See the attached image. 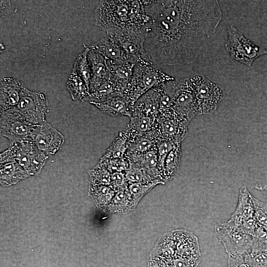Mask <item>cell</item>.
Returning <instances> with one entry per match:
<instances>
[{"mask_svg": "<svg viewBox=\"0 0 267 267\" xmlns=\"http://www.w3.org/2000/svg\"><path fill=\"white\" fill-rule=\"evenodd\" d=\"M144 4L150 18L144 50L159 67L193 63L222 17L216 0H144Z\"/></svg>", "mask_w": 267, "mask_h": 267, "instance_id": "1", "label": "cell"}, {"mask_svg": "<svg viewBox=\"0 0 267 267\" xmlns=\"http://www.w3.org/2000/svg\"><path fill=\"white\" fill-rule=\"evenodd\" d=\"M94 24L105 32L131 28H145L150 18L143 0H102L94 10Z\"/></svg>", "mask_w": 267, "mask_h": 267, "instance_id": "2", "label": "cell"}, {"mask_svg": "<svg viewBox=\"0 0 267 267\" xmlns=\"http://www.w3.org/2000/svg\"><path fill=\"white\" fill-rule=\"evenodd\" d=\"M174 79L149 59L140 58L134 67L123 95L134 105L149 90Z\"/></svg>", "mask_w": 267, "mask_h": 267, "instance_id": "3", "label": "cell"}, {"mask_svg": "<svg viewBox=\"0 0 267 267\" xmlns=\"http://www.w3.org/2000/svg\"><path fill=\"white\" fill-rule=\"evenodd\" d=\"M48 158L30 138L10 142L0 154V163L14 161L31 176L40 173Z\"/></svg>", "mask_w": 267, "mask_h": 267, "instance_id": "4", "label": "cell"}, {"mask_svg": "<svg viewBox=\"0 0 267 267\" xmlns=\"http://www.w3.org/2000/svg\"><path fill=\"white\" fill-rule=\"evenodd\" d=\"M161 86L171 99L174 111L181 118L189 122L200 115L189 78L175 79Z\"/></svg>", "mask_w": 267, "mask_h": 267, "instance_id": "5", "label": "cell"}, {"mask_svg": "<svg viewBox=\"0 0 267 267\" xmlns=\"http://www.w3.org/2000/svg\"><path fill=\"white\" fill-rule=\"evenodd\" d=\"M224 46L231 59L250 66L260 56L267 54V49L255 44L234 25L228 26Z\"/></svg>", "mask_w": 267, "mask_h": 267, "instance_id": "6", "label": "cell"}, {"mask_svg": "<svg viewBox=\"0 0 267 267\" xmlns=\"http://www.w3.org/2000/svg\"><path fill=\"white\" fill-rule=\"evenodd\" d=\"M106 33L119 44L127 62L136 63L140 58L149 59L144 50L146 27L111 30Z\"/></svg>", "mask_w": 267, "mask_h": 267, "instance_id": "7", "label": "cell"}, {"mask_svg": "<svg viewBox=\"0 0 267 267\" xmlns=\"http://www.w3.org/2000/svg\"><path fill=\"white\" fill-rule=\"evenodd\" d=\"M200 115H210L223 99V89L203 75L189 78Z\"/></svg>", "mask_w": 267, "mask_h": 267, "instance_id": "8", "label": "cell"}, {"mask_svg": "<svg viewBox=\"0 0 267 267\" xmlns=\"http://www.w3.org/2000/svg\"><path fill=\"white\" fill-rule=\"evenodd\" d=\"M11 109L19 112L33 125L46 122L48 103L45 95L41 92L33 91L25 87L19 103Z\"/></svg>", "mask_w": 267, "mask_h": 267, "instance_id": "9", "label": "cell"}, {"mask_svg": "<svg viewBox=\"0 0 267 267\" xmlns=\"http://www.w3.org/2000/svg\"><path fill=\"white\" fill-rule=\"evenodd\" d=\"M215 232L228 256L244 255L251 249L252 236L229 221L217 224Z\"/></svg>", "mask_w": 267, "mask_h": 267, "instance_id": "10", "label": "cell"}, {"mask_svg": "<svg viewBox=\"0 0 267 267\" xmlns=\"http://www.w3.org/2000/svg\"><path fill=\"white\" fill-rule=\"evenodd\" d=\"M14 109L0 111V133L10 142L31 138L34 127Z\"/></svg>", "mask_w": 267, "mask_h": 267, "instance_id": "11", "label": "cell"}, {"mask_svg": "<svg viewBox=\"0 0 267 267\" xmlns=\"http://www.w3.org/2000/svg\"><path fill=\"white\" fill-rule=\"evenodd\" d=\"M31 139L41 152L48 156L55 154L65 141L63 135L47 122L34 127Z\"/></svg>", "mask_w": 267, "mask_h": 267, "instance_id": "12", "label": "cell"}, {"mask_svg": "<svg viewBox=\"0 0 267 267\" xmlns=\"http://www.w3.org/2000/svg\"><path fill=\"white\" fill-rule=\"evenodd\" d=\"M189 123L172 112L158 116L156 130L160 139L181 143L187 134Z\"/></svg>", "mask_w": 267, "mask_h": 267, "instance_id": "13", "label": "cell"}, {"mask_svg": "<svg viewBox=\"0 0 267 267\" xmlns=\"http://www.w3.org/2000/svg\"><path fill=\"white\" fill-rule=\"evenodd\" d=\"M21 81L11 77L3 78L0 84V111L14 108L19 103L24 88Z\"/></svg>", "mask_w": 267, "mask_h": 267, "instance_id": "14", "label": "cell"}, {"mask_svg": "<svg viewBox=\"0 0 267 267\" xmlns=\"http://www.w3.org/2000/svg\"><path fill=\"white\" fill-rule=\"evenodd\" d=\"M88 60L90 69V80L89 85L90 93L109 80L110 71L105 58L90 47L88 53Z\"/></svg>", "mask_w": 267, "mask_h": 267, "instance_id": "15", "label": "cell"}, {"mask_svg": "<svg viewBox=\"0 0 267 267\" xmlns=\"http://www.w3.org/2000/svg\"><path fill=\"white\" fill-rule=\"evenodd\" d=\"M172 232L177 255L200 260L201 254L198 239L194 234L183 229L175 230Z\"/></svg>", "mask_w": 267, "mask_h": 267, "instance_id": "16", "label": "cell"}, {"mask_svg": "<svg viewBox=\"0 0 267 267\" xmlns=\"http://www.w3.org/2000/svg\"><path fill=\"white\" fill-rule=\"evenodd\" d=\"M125 130L128 135V148L126 156L146 153L155 148L160 139L156 130L142 134L133 133L126 128Z\"/></svg>", "mask_w": 267, "mask_h": 267, "instance_id": "17", "label": "cell"}, {"mask_svg": "<svg viewBox=\"0 0 267 267\" xmlns=\"http://www.w3.org/2000/svg\"><path fill=\"white\" fill-rule=\"evenodd\" d=\"M103 56L107 61L118 64L127 61L125 55L118 43L106 35L89 46Z\"/></svg>", "mask_w": 267, "mask_h": 267, "instance_id": "18", "label": "cell"}, {"mask_svg": "<svg viewBox=\"0 0 267 267\" xmlns=\"http://www.w3.org/2000/svg\"><path fill=\"white\" fill-rule=\"evenodd\" d=\"M90 103L104 114L113 117L126 116L130 117L133 105L124 95L112 97L100 102Z\"/></svg>", "mask_w": 267, "mask_h": 267, "instance_id": "19", "label": "cell"}, {"mask_svg": "<svg viewBox=\"0 0 267 267\" xmlns=\"http://www.w3.org/2000/svg\"><path fill=\"white\" fill-rule=\"evenodd\" d=\"M176 255V245L172 231L164 233L157 241L150 254V259L172 263Z\"/></svg>", "mask_w": 267, "mask_h": 267, "instance_id": "20", "label": "cell"}, {"mask_svg": "<svg viewBox=\"0 0 267 267\" xmlns=\"http://www.w3.org/2000/svg\"><path fill=\"white\" fill-rule=\"evenodd\" d=\"M159 101L158 87L142 95L134 104L132 112L142 113L157 119L159 115Z\"/></svg>", "mask_w": 267, "mask_h": 267, "instance_id": "21", "label": "cell"}, {"mask_svg": "<svg viewBox=\"0 0 267 267\" xmlns=\"http://www.w3.org/2000/svg\"><path fill=\"white\" fill-rule=\"evenodd\" d=\"M110 71L109 80L116 87L118 91L123 95L130 80L135 63L126 62L113 64L107 61Z\"/></svg>", "mask_w": 267, "mask_h": 267, "instance_id": "22", "label": "cell"}, {"mask_svg": "<svg viewBox=\"0 0 267 267\" xmlns=\"http://www.w3.org/2000/svg\"><path fill=\"white\" fill-rule=\"evenodd\" d=\"M252 195L245 186L239 190L238 201L234 212L228 220L234 224L254 217Z\"/></svg>", "mask_w": 267, "mask_h": 267, "instance_id": "23", "label": "cell"}, {"mask_svg": "<svg viewBox=\"0 0 267 267\" xmlns=\"http://www.w3.org/2000/svg\"><path fill=\"white\" fill-rule=\"evenodd\" d=\"M30 176L21 166L14 161L0 163V182L2 186L14 184Z\"/></svg>", "mask_w": 267, "mask_h": 267, "instance_id": "24", "label": "cell"}, {"mask_svg": "<svg viewBox=\"0 0 267 267\" xmlns=\"http://www.w3.org/2000/svg\"><path fill=\"white\" fill-rule=\"evenodd\" d=\"M136 205L127 189L116 192L105 212L118 214H127L134 210Z\"/></svg>", "mask_w": 267, "mask_h": 267, "instance_id": "25", "label": "cell"}, {"mask_svg": "<svg viewBox=\"0 0 267 267\" xmlns=\"http://www.w3.org/2000/svg\"><path fill=\"white\" fill-rule=\"evenodd\" d=\"M126 128L133 133L142 134L156 130L157 119L145 114L132 112Z\"/></svg>", "mask_w": 267, "mask_h": 267, "instance_id": "26", "label": "cell"}, {"mask_svg": "<svg viewBox=\"0 0 267 267\" xmlns=\"http://www.w3.org/2000/svg\"><path fill=\"white\" fill-rule=\"evenodd\" d=\"M66 88L73 100L88 101L89 90L85 82L73 69L67 80Z\"/></svg>", "mask_w": 267, "mask_h": 267, "instance_id": "27", "label": "cell"}, {"mask_svg": "<svg viewBox=\"0 0 267 267\" xmlns=\"http://www.w3.org/2000/svg\"><path fill=\"white\" fill-rule=\"evenodd\" d=\"M89 192L97 206L104 212L116 193L109 185L91 184Z\"/></svg>", "mask_w": 267, "mask_h": 267, "instance_id": "28", "label": "cell"}, {"mask_svg": "<svg viewBox=\"0 0 267 267\" xmlns=\"http://www.w3.org/2000/svg\"><path fill=\"white\" fill-rule=\"evenodd\" d=\"M181 156V144H179L169 152L165 159L163 169V178L165 182L176 175L180 166Z\"/></svg>", "mask_w": 267, "mask_h": 267, "instance_id": "29", "label": "cell"}, {"mask_svg": "<svg viewBox=\"0 0 267 267\" xmlns=\"http://www.w3.org/2000/svg\"><path fill=\"white\" fill-rule=\"evenodd\" d=\"M128 148V135L124 129L113 140L103 156L108 158H126Z\"/></svg>", "mask_w": 267, "mask_h": 267, "instance_id": "30", "label": "cell"}, {"mask_svg": "<svg viewBox=\"0 0 267 267\" xmlns=\"http://www.w3.org/2000/svg\"><path fill=\"white\" fill-rule=\"evenodd\" d=\"M119 95H123L118 91L115 85L109 80L90 93L88 101L89 103L100 102Z\"/></svg>", "mask_w": 267, "mask_h": 267, "instance_id": "31", "label": "cell"}, {"mask_svg": "<svg viewBox=\"0 0 267 267\" xmlns=\"http://www.w3.org/2000/svg\"><path fill=\"white\" fill-rule=\"evenodd\" d=\"M89 50V46H86L85 49L78 55L73 67L85 82L89 89L90 80V69L88 60V53Z\"/></svg>", "mask_w": 267, "mask_h": 267, "instance_id": "32", "label": "cell"}, {"mask_svg": "<svg viewBox=\"0 0 267 267\" xmlns=\"http://www.w3.org/2000/svg\"><path fill=\"white\" fill-rule=\"evenodd\" d=\"M164 183L162 181H156L148 183H128L127 189L135 204L137 206L142 197L152 188L157 185Z\"/></svg>", "mask_w": 267, "mask_h": 267, "instance_id": "33", "label": "cell"}, {"mask_svg": "<svg viewBox=\"0 0 267 267\" xmlns=\"http://www.w3.org/2000/svg\"><path fill=\"white\" fill-rule=\"evenodd\" d=\"M125 174L128 183H148L161 181L154 180L141 168L132 163H129V167Z\"/></svg>", "mask_w": 267, "mask_h": 267, "instance_id": "34", "label": "cell"}, {"mask_svg": "<svg viewBox=\"0 0 267 267\" xmlns=\"http://www.w3.org/2000/svg\"><path fill=\"white\" fill-rule=\"evenodd\" d=\"M88 174L91 184L109 185L111 174L98 162L88 171Z\"/></svg>", "mask_w": 267, "mask_h": 267, "instance_id": "35", "label": "cell"}, {"mask_svg": "<svg viewBox=\"0 0 267 267\" xmlns=\"http://www.w3.org/2000/svg\"><path fill=\"white\" fill-rule=\"evenodd\" d=\"M98 162L103 165L111 174L115 172L125 173L129 167V162L126 158H108L102 156Z\"/></svg>", "mask_w": 267, "mask_h": 267, "instance_id": "36", "label": "cell"}, {"mask_svg": "<svg viewBox=\"0 0 267 267\" xmlns=\"http://www.w3.org/2000/svg\"><path fill=\"white\" fill-rule=\"evenodd\" d=\"M181 143H177L173 141L161 139L157 142L156 148L157 151L158 168L163 180V169L165 159L169 152L175 146Z\"/></svg>", "mask_w": 267, "mask_h": 267, "instance_id": "37", "label": "cell"}, {"mask_svg": "<svg viewBox=\"0 0 267 267\" xmlns=\"http://www.w3.org/2000/svg\"><path fill=\"white\" fill-rule=\"evenodd\" d=\"M251 249L252 253L267 252V232L260 225L252 236Z\"/></svg>", "mask_w": 267, "mask_h": 267, "instance_id": "38", "label": "cell"}, {"mask_svg": "<svg viewBox=\"0 0 267 267\" xmlns=\"http://www.w3.org/2000/svg\"><path fill=\"white\" fill-rule=\"evenodd\" d=\"M254 208V217L259 225L264 229L267 228V203L252 196Z\"/></svg>", "mask_w": 267, "mask_h": 267, "instance_id": "39", "label": "cell"}, {"mask_svg": "<svg viewBox=\"0 0 267 267\" xmlns=\"http://www.w3.org/2000/svg\"><path fill=\"white\" fill-rule=\"evenodd\" d=\"M244 258L249 267H267V252H247L244 255Z\"/></svg>", "mask_w": 267, "mask_h": 267, "instance_id": "40", "label": "cell"}, {"mask_svg": "<svg viewBox=\"0 0 267 267\" xmlns=\"http://www.w3.org/2000/svg\"><path fill=\"white\" fill-rule=\"evenodd\" d=\"M128 182L124 172L111 174L109 186L116 192L127 188Z\"/></svg>", "mask_w": 267, "mask_h": 267, "instance_id": "41", "label": "cell"}, {"mask_svg": "<svg viewBox=\"0 0 267 267\" xmlns=\"http://www.w3.org/2000/svg\"><path fill=\"white\" fill-rule=\"evenodd\" d=\"M200 260L187 258L176 255L172 261L173 267H197Z\"/></svg>", "mask_w": 267, "mask_h": 267, "instance_id": "42", "label": "cell"}, {"mask_svg": "<svg viewBox=\"0 0 267 267\" xmlns=\"http://www.w3.org/2000/svg\"><path fill=\"white\" fill-rule=\"evenodd\" d=\"M227 267H249L246 263L244 255L229 256Z\"/></svg>", "mask_w": 267, "mask_h": 267, "instance_id": "43", "label": "cell"}, {"mask_svg": "<svg viewBox=\"0 0 267 267\" xmlns=\"http://www.w3.org/2000/svg\"><path fill=\"white\" fill-rule=\"evenodd\" d=\"M147 267H161V266L159 261L153 259H150Z\"/></svg>", "mask_w": 267, "mask_h": 267, "instance_id": "44", "label": "cell"}, {"mask_svg": "<svg viewBox=\"0 0 267 267\" xmlns=\"http://www.w3.org/2000/svg\"><path fill=\"white\" fill-rule=\"evenodd\" d=\"M159 262L161 264V267H173L172 263H167L164 262Z\"/></svg>", "mask_w": 267, "mask_h": 267, "instance_id": "45", "label": "cell"}, {"mask_svg": "<svg viewBox=\"0 0 267 267\" xmlns=\"http://www.w3.org/2000/svg\"><path fill=\"white\" fill-rule=\"evenodd\" d=\"M265 229V230H266V231L267 232V228Z\"/></svg>", "mask_w": 267, "mask_h": 267, "instance_id": "46", "label": "cell"}]
</instances>
